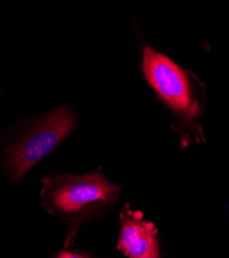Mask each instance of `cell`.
I'll return each instance as SVG.
<instances>
[{
    "mask_svg": "<svg viewBox=\"0 0 229 258\" xmlns=\"http://www.w3.org/2000/svg\"><path fill=\"white\" fill-rule=\"evenodd\" d=\"M140 69L142 76L172 118V128L180 137L182 148L188 147L191 136L205 143L200 120L205 110V88L189 70L166 54L145 46Z\"/></svg>",
    "mask_w": 229,
    "mask_h": 258,
    "instance_id": "6da1fadb",
    "label": "cell"
},
{
    "mask_svg": "<svg viewBox=\"0 0 229 258\" xmlns=\"http://www.w3.org/2000/svg\"><path fill=\"white\" fill-rule=\"evenodd\" d=\"M123 184H113L100 171L58 174L41 179V205L67 226L64 248L73 246L81 226L101 218L120 202Z\"/></svg>",
    "mask_w": 229,
    "mask_h": 258,
    "instance_id": "7a4b0ae2",
    "label": "cell"
},
{
    "mask_svg": "<svg viewBox=\"0 0 229 258\" xmlns=\"http://www.w3.org/2000/svg\"><path fill=\"white\" fill-rule=\"evenodd\" d=\"M80 125L68 105L21 121L13 129L2 152V166L13 181L26 178L31 168L46 158Z\"/></svg>",
    "mask_w": 229,
    "mask_h": 258,
    "instance_id": "3957f363",
    "label": "cell"
},
{
    "mask_svg": "<svg viewBox=\"0 0 229 258\" xmlns=\"http://www.w3.org/2000/svg\"><path fill=\"white\" fill-rule=\"evenodd\" d=\"M120 235L117 249L127 258H137L149 250L152 243L159 238L156 225L143 219L140 211H134L125 204L119 215Z\"/></svg>",
    "mask_w": 229,
    "mask_h": 258,
    "instance_id": "277c9868",
    "label": "cell"
},
{
    "mask_svg": "<svg viewBox=\"0 0 229 258\" xmlns=\"http://www.w3.org/2000/svg\"><path fill=\"white\" fill-rule=\"evenodd\" d=\"M52 258H98L91 253L81 252V251H72L68 249H64L58 253H55Z\"/></svg>",
    "mask_w": 229,
    "mask_h": 258,
    "instance_id": "5b68a950",
    "label": "cell"
},
{
    "mask_svg": "<svg viewBox=\"0 0 229 258\" xmlns=\"http://www.w3.org/2000/svg\"><path fill=\"white\" fill-rule=\"evenodd\" d=\"M137 258H161V250H160V240L157 238L149 248V250Z\"/></svg>",
    "mask_w": 229,
    "mask_h": 258,
    "instance_id": "8992f818",
    "label": "cell"
}]
</instances>
